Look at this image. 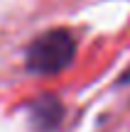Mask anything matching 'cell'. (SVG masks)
<instances>
[{
  "instance_id": "1",
  "label": "cell",
  "mask_w": 130,
  "mask_h": 132,
  "mask_svg": "<svg viewBox=\"0 0 130 132\" xmlns=\"http://www.w3.org/2000/svg\"><path fill=\"white\" fill-rule=\"evenodd\" d=\"M76 59V37L64 27H54L42 32L29 42L25 52V66L29 73L54 76L74 64Z\"/></svg>"
},
{
  "instance_id": "2",
  "label": "cell",
  "mask_w": 130,
  "mask_h": 132,
  "mask_svg": "<svg viewBox=\"0 0 130 132\" xmlns=\"http://www.w3.org/2000/svg\"><path fill=\"white\" fill-rule=\"evenodd\" d=\"M27 118L37 132H54L64 120V103L52 93H44L27 103Z\"/></svg>"
}]
</instances>
